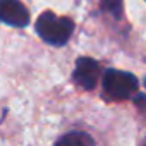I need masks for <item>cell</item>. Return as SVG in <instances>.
Wrapping results in <instances>:
<instances>
[{
	"mask_svg": "<svg viewBox=\"0 0 146 146\" xmlns=\"http://www.w3.org/2000/svg\"><path fill=\"white\" fill-rule=\"evenodd\" d=\"M58 143H64V144H93V139L84 132H70V134L60 137Z\"/></svg>",
	"mask_w": 146,
	"mask_h": 146,
	"instance_id": "obj_5",
	"label": "cell"
},
{
	"mask_svg": "<svg viewBox=\"0 0 146 146\" xmlns=\"http://www.w3.org/2000/svg\"><path fill=\"white\" fill-rule=\"evenodd\" d=\"M103 11L110 12L115 19L122 17V0H102Z\"/></svg>",
	"mask_w": 146,
	"mask_h": 146,
	"instance_id": "obj_6",
	"label": "cell"
},
{
	"mask_svg": "<svg viewBox=\"0 0 146 146\" xmlns=\"http://www.w3.org/2000/svg\"><path fill=\"white\" fill-rule=\"evenodd\" d=\"M36 33L45 43L64 46L74 33V23L69 17H58L52 11H46L36 21Z\"/></svg>",
	"mask_w": 146,
	"mask_h": 146,
	"instance_id": "obj_1",
	"label": "cell"
},
{
	"mask_svg": "<svg viewBox=\"0 0 146 146\" xmlns=\"http://www.w3.org/2000/svg\"><path fill=\"white\" fill-rule=\"evenodd\" d=\"M102 88H103V96L112 102H122L132 96L139 83L134 74L119 69H107L102 78Z\"/></svg>",
	"mask_w": 146,
	"mask_h": 146,
	"instance_id": "obj_2",
	"label": "cell"
},
{
	"mask_svg": "<svg viewBox=\"0 0 146 146\" xmlns=\"http://www.w3.org/2000/svg\"><path fill=\"white\" fill-rule=\"evenodd\" d=\"M29 19V11L21 0H0V23L12 28H26Z\"/></svg>",
	"mask_w": 146,
	"mask_h": 146,
	"instance_id": "obj_3",
	"label": "cell"
},
{
	"mask_svg": "<svg viewBox=\"0 0 146 146\" xmlns=\"http://www.w3.org/2000/svg\"><path fill=\"white\" fill-rule=\"evenodd\" d=\"M100 72H102V67L100 64L91 58V57H81L78 58L76 62V69H74V78L76 84H79L83 90H95L96 83H98V78H100Z\"/></svg>",
	"mask_w": 146,
	"mask_h": 146,
	"instance_id": "obj_4",
	"label": "cell"
}]
</instances>
